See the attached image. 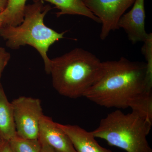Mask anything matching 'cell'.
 I'll return each mask as SVG.
<instances>
[{
  "instance_id": "obj_1",
  "label": "cell",
  "mask_w": 152,
  "mask_h": 152,
  "mask_svg": "<svg viewBox=\"0 0 152 152\" xmlns=\"http://www.w3.org/2000/svg\"><path fill=\"white\" fill-rule=\"evenodd\" d=\"M146 75L145 63L124 57L103 62L100 77L83 97L108 108H130L152 120V88Z\"/></svg>"
},
{
  "instance_id": "obj_2",
  "label": "cell",
  "mask_w": 152,
  "mask_h": 152,
  "mask_svg": "<svg viewBox=\"0 0 152 152\" xmlns=\"http://www.w3.org/2000/svg\"><path fill=\"white\" fill-rule=\"evenodd\" d=\"M103 62L92 53L77 48L51 60L50 73L55 90L71 99L83 97L100 77Z\"/></svg>"
},
{
  "instance_id": "obj_3",
  "label": "cell",
  "mask_w": 152,
  "mask_h": 152,
  "mask_svg": "<svg viewBox=\"0 0 152 152\" xmlns=\"http://www.w3.org/2000/svg\"><path fill=\"white\" fill-rule=\"evenodd\" d=\"M51 10L50 6L44 5L43 2H34L26 5L22 23L16 26H4L0 28V36L7 40L9 48L17 49L28 45L35 48L42 58L45 70L48 74L51 60L47 52L51 45L64 38L66 33L57 32L44 23V18Z\"/></svg>"
},
{
  "instance_id": "obj_4",
  "label": "cell",
  "mask_w": 152,
  "mask_h": 152,
  "mask_svg": "<svg viewBox=\"0 0 152 152\" xmlns=\"http://www.w3.org/2000/svg\"><path fill=\"white\" fill-rule=\"evenodd\" d=\"M152 126V120L139 112L125 114L117 110L102 119L91 132L109 145L127 152H152L147 139Z\"/></svg>"
},
{
  "instance_id": "obj_5",
  "label": "cell",
  "mask_w": 152,
  "mask_h": 152,
  "mask_svg": "<svg viewBox=\"0 0 152 152\" xmlns=\"http://www.w3.org/2000/svg\"><path fill=\"white\" fill-rule=\"evenodd\" d=\"M17 135L28 139H38L40 121L43 115L39 99L20 96L11 102Z\"/></svg>"
},
{
  "instance_id": "obj_6",
  "label": "cell",
  "mask_w": 152,
  "mask_h": 152,
  "mask_svg": "<svg viewBox=\"0 0 152 152\" xmlns=\"http://www.w3.org/2000/svg\"><path fill=\"white\" fill-rule=\"evenodd\" d=\"M135 0H84L88 9L102 24L100 37L104 40L112 31L119 29L118 22Z\"/></svg>"
},
{
  "instance_id": "obj_7",
  "label": "cell",
  "mask_w": 152,
  "mask_h": 152,
  "mask_svg": "<svg viewBox=\"0 0 152 152\" xmlns=\"http://www.w3.org/2000/svg\"><path fill=\"white\" fill-rule=\"evenodd\" d=\"M132 9L123 15L118 22V29L123 28L133 44L144 42L149 37L145 29V0H135Z\"/></svg>"
},
{
  "instance_id": "obj_8",
  "label": "cell",
  "mask_w": 152,
  "mask_h": 152,
  "mask_svg": "<svg viewBox=\"0 0 152 152\" xmlns=\"http://www.w3.org/2000/svg\"><path fill=\"white\" fill-rule=\"evenodd\" d=\"M38 139L45 142L56 152H77L69 138L58 123L44 115L40 121Z\"/></svg>"
},
{
  "instance_id": "obj_9",
  "label": "cell",
  "mask_w": 152,
  "mask_h": 152,
  "mask_svg": "<svg viewBox=\"0 0 152 152\" xmlns=\"http://www.w3.org/2000/svg\"><path fill=\"white\" fill-rule=\"evenodd\" d=\"M58 124L69 137L77 152H113L101 146L91 132L77 125Z\"/></svg>"
},
{
  "instance_id": "obj_10",
  "label": "cell",
  "mask_w": 152,
  "mask_h": 152,
  "mask_svg": "<svg viewBox=\"0 0 152 152\" xmlns=\"http://www.w3.org/2000/svg\"><path fill=\"white\" fill-rule=\"evenodd\" d=\"M17 135L13 110L2 87L0 88V137L8 141Z\"/></svg>"
},
{
  "instance_id": "obj_11",
  "label": "cell",
  "mask_w": 152,
  "mask_h": 152,
  "mask_svg": "<svg viewBox=\"0 0 152 152\" xmlns=\"http://www.w3.org/2000/svg\"><path fill=\"white\" fill-rule=\"evenodd\" d=\"M34 2L46 1L56 6L59 10L56 13L59 17L65 15H79L87 17L98 23H101L97 17L95 16L85 4L84 0H33Z\"/></svg>"
},
{
  "instance_id": "obj_12",
  "label": "cell",
  "mask_w": 152,
  "mask_h": 152,
  "mask_svg": "<svg viewBox=\"0 0 152 152\" xmlns=\"http://www.w3.org/2000/svg\"><path fill=\"white\" fill-rule=\"evenodd\" d=\"M27 1L8 0L6 9L0 13L2 20L3 26H16L22 23L24 20Z\"/></svg>"
},
{
  "instance_id": "obj_13",
  "label": "cell",
  "mask_w": 152,
  "mask_h": 152,
  "mask_svg": "<svg viewBox=\"0 0 152 152\" xmlns=\"http://www.w3.org/2000/svg\"><path fill=\"white\" fill-rule=\"evenodd\" d=\"M9 142L12 152H41L42 145L38 139H25L17 135Z\"/></svg>"
},
{
  "instance_id": "obj_14",
  "label": "cell",
  "mask_w": 152,
  "mask_h": 152,
  "mask_svg": "<svg viewBox=\"0 0 152 152\" xmlns=\"http://www.w3.org/2000/svg\"><path fill=\"white\" fill-rule=\"evenodd\" d=\"M142 52L146 60L147 81L148 84L152 88V34L144 42Z\"/></svg>"
},
{
  "instance_id": "obj_15",
  "label": "cell",
  "mask_w": 152,
  "mask_h": 152,
  "mask_svg": "<svg viewBox=\"0 0 152 152\" xmlns=\"http://www.w3.org/2000/svg\"><path fill=\"white\" fill-rule=\"evenodd\" d=\"M10 58V55L5 49L0 47V88L2 87L1 83V78L4 69L7 65Z\"/></svg>"
},
{
  "instance_id": "obj_16",
  "label": "cell",
  "mask_w": 152,
  "mask_h": 152,
  "mask_svg": "<svg viewBox=\"0 0 152 152\" xmlns=\"http://www.w3.org/2000/svg\"><path fill=\"white\" fill-rule=\"evenodd\" d=\"M0 152H12L9 141L3 140L0 143Z\"/></svg>"
},
{
  "instance_id": "obj_17",
  "label": "cell",
  "mask_w": 152,
  "mask_h": 152,
  "mask_svg": "<svg viewBox=\"0 0 152 152\" xmlns=\"http://www.w3.org/2000/svg\"><path fill=\"white\" fill-rule=\"evenodd\" d=\"M38 139L42 145L41 152H56L45 142L41 139Z\"/></svg>"
},
{
  "instance_id": "obj_18",
  "label": "cell",
  "mask_w": 152,
  "mask_h": 152,
  "mask_svg": "<svg viewBox=\"0 0 152 152\" xmlns=\"http://www.w3.org/2000/svg\"><path fill=\"white\" fill-rule=\"evenodd\" d=\"M8 0H0V13L4 10L7 4Z\"/></svg>"
},
{
  "instance_id": "obj_19",
  "label": "cell",
  "mask_w": 152,
  "mask_h": 152,
  "mask_svg": "<svg viewBox=\"0 0 152 152\" xmlns=\"http://www.w3.org/2000/svg\"><path fill=\"white\" fill-rule=\"evenodd\" d=\"M3 26V22L1 18V16H0V28L1 27Z\"/></svg>"
},
{
  "instance_id": "obj_20",
  "label": "cell",
  "mask_w": 152,
  "mask_h": 152,
  "mask_svg": "<svg viewBox=\"0 0 152 152\" xmlns=\"http://www.w3.org/2000/svg\"><path fill=\"white\" fill-rule=\"evenodd\" d=\"M3 140H2V139H1V137H0V143Z\"/></svg>"
}]
</instances>
